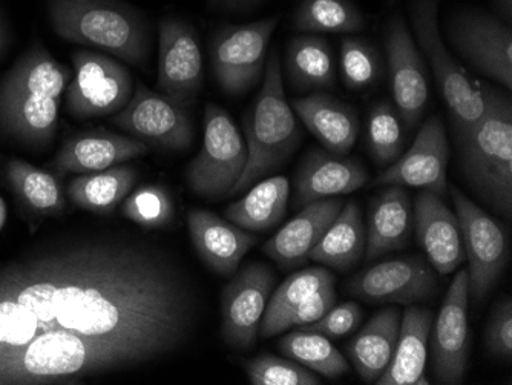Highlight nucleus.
I'll use <instances>...</instances> for the list:
<instances>
[{
    "label": "nucleus",
    "instance_id": "obj_25",
    "mask_svg": "<svg viewBox=\"0 0 512 385\" xmlns=\"http://www.w3.org/2000/svg\"><path fill=\"white\" fill-rule=\"evenodd\" d=\"M290 106L325 151L336 155L352 151L361 126L355 108L327 94L302 97Z\"/></svg>",
    "mask_w": 512,
    "mask_h": 385
},
{
    "label": "nucleus",
    "instance_id": "obj_35",
    "mask_svg": "<svg viewBox=\"0 0 512 385\" xmlns=\"http://www.w3.org/2000/svg\"><path fill=\"white\" fill-rule=\"evenodd\" d=\"M335 284V277L325 267H309L290 275L275 292L270 295L269 304L260 324V335L263 338L272 336L273 327L293 307L312 297L322 287Z\"/></svg>",
    "mask_w": 512,
    "mask_h": 385
},
{
    "label": "nucleus",
    "instance_id": "obj_9",
    "mask_svg": "<svg viewBox=\"0 0 512 385\" xmlns=\"http://www.w3.org/2000/svg\"><path fill=\"white\" fill-rule=\"evenodd\" d=\"M71 59L74 77L66 88L71 116L79 120L112 116L128 105L134 80L122 63L88 50H77Z\"/></svg>",
    "mask_w": 512,
    "mask_h": 385
},
{
    "label": "nucleus",
    "instance_id": "obj_46",
    "mask_svg": "<svg viewBox=\"0 0 512 385\" xmlns=\"http://www.w3.org/2000/svg\"><path fill=\"white\" fill-rule=\"evenodd\" d=\"M5 42H7V27H5L4 19L0 17V53L4 50Z\"/></svg>",
    "mask_w": 512,
    "mask_h": 385
},
{
    "label": "nucleus",
    "instance_id": "obj_17",
    "mask_svg": "<svg viewBox=\"0 0 512 385\" xmlns=\"http://www.w3.org/2000/svg\"><path fill=\"white\" fill-rule=\"evenodd\" d=\"M385 48L394 105L402 122L408 128H414L424 117L430 99V86L424 60L401 16L391 19Z\"/></svg>",
    "mask_w": 512,
    "mask_h": 385
},
{
    "label": "nucleus",
    "instance_id": "obj_30",
    "mask_svg": "<svg viewBox=\"0 0 512 385\" xmlns=\"http://www.w3.org/2000/svg\"><path fill=\"white\" fill-rule=\"evenodd\" d=\"M286 73L290 85L298 91L333 88L336 63L332 47L324 37H293L287 45Z\"/></svg>",
    "mask_w": 512,
    "mask_h": 385
},
{
    "label": "nucleus",
    "instance_id": "obj_34",
    "mask_svg": "<svg viewBox=\"0 0 512 385\" xmlns=\"http://www.w3.org/2000/svg\"><path fill=\"white\" fill-rule=\"evenodd\" d=\"M279 350L312 372L335 379L347 375L350 366L329 338L307 330L295 329L279 341Z\"/></svg>",
    "mask_w": 512,
    "mask_h": 385
},
{
    "label": "nucleus",
    "instance_id": "obj_29",
    "mask_svg": "<svg viewBox=\"0 0 512 385\" xmlns=\"http://www.w3.org/2000/svg\"><path fill=\"white\" fill-rule=\"evenodd\" d=\"M289 198V180L275 175L250 186L246 197L232 203L224 214L227 220L246 231H269L286 217Z\"/></svg>",
    "mask_w": 512,
    "mask_h": 385
},
{
    "label": "nucleus",
    "instance_id": "obj_24",
    "mask_svg": "<svg viewBox=\"0 0 512 385\" xmlns=\"http://www.w3.org/2000/svg\"><path fill=\"white\" fill-rule=\"evenodd\" d=\"M434 313L427 307L410 306L405 309L399 327L398 343L378 385H428L425 366L428 341L433 327Z\"/></svg>",
    "mask_w": 512,
    "mask_h": 385
},
{
    "label": "nucleus",
    "instance_id": "obj_45",
    "mask_svg": "<svg viewBox=\"0 0 512 385\" xmlns=\"http://www.w3.org/2000/svg\"><path fill=\"white\" fill-rule=\"evenodd\" d=\"M8 209L5 205L4 198L0 197V231L4 229L5 223H7Z\"/></svg>",
    "mask_w": 512,
    "mask_h": 385
},
{
    "label": "nucleus",
    "instance_id": "obj_18",
    "mask_svg": "<svg viewBox=\"0 0 512 385\" xmlns=\"http://www.w3.org/2000/svg\"><path fill=\"white\" fill-rule=\"evenodd\" d=\"M436 289L433 269L419 257L382 261L348 283V290L368 303H398L405 306L428 300Z\"/></svg>",
    "mask_w": 512,
    "mask_h": 385
},
{
    "label": "nucleus",
    "instance_id": "obj_26",
    "mask_svg": "<svg viewBox=\"0 0 512 385\" xmlns=\"http://www.w3.org/2000/svg\"><path fill=\"white\" fill-rule=\"evenodd\" d=\"M410 197L404 186H387L373 200L368 217L365 257L376 260L382 255L399 251L407 244L413 217Z\"/></svg>",
    "mask_w": 512,
    "mask_h": 385
},
{
    "label": "nucleus",
    "instance_id": "obj_3",
    "mask_svg": "<svg viewBox=\"0 0 512 385\" xmlns=\"http://www.w3.org/2000/svg\"><path fill=\"white\" fill-rule=\"evenodd\" d=\"M244 131L246 169L227 198L243 194L256 181L278 171L301 143V128L284 94L283 70L276 51L267 59L260 94L244 116Z\"/></svg>",
    "mask_w": 512,
    "mask_h": 385
},
{
    "label": "nucleus",
    "instance_id": "obj_41",
    "mask_svg": "<svg viewBox=\"0 0 512 385\" xmlns=\"http://www.w3.org/2000/svg\"><path fill=\"white\" fill-rule=\"evenodd\" d=\"M486 349L494 358H512V300L500 301L490 315L485 332Z\"/></svg>",
    "mask_w": 512,
    "mask_h": 385
},
{
    "label": "nucleus",
    "instance_id": "obj_44",
    "mask_svg": "<svg viewBox=\"0 0 512 385\" xmlns=\"http://www.w3.org/2000/svg\"><path fill=\"white\" fill-rule=\"evenodd\" d=\"M496 4L499 10L502 11L508 19H511V0H496Z\"/></svg>",
    "mask_w": 512,
    "mask_h": 385
},
{
    "label": "nucleus",
    "instance_id": "obj_38",
    "mask_svg": "<svg viewBox=\"0 0 512 385\" xmlns=\"http://www.w3.org/2000/svg\"><path fill=\"white\" fill-rule=\"evenodd\" d=\"M174 214V201L163 186H142L123 200V217L142 228H163L171 223Z\"/></svg>",
    "mask_w": 512,
    "mask_h": 385
},
{
    "label": "nucleus",
    "instance_id": "obj_23",
    "mask_svg": "<svg viewBox=\"0 0 512 385\" xmlns=\"http://www.w3.org/2000/svg\"><path fill=\"white\" fill-rule=\"evenodd\" d=\"M342 198L313 201L304 206L295 218L284 224L263 246V252L279 267L292 269L309 260L313 247L344 208Z\"/></svg>",
    "mask_w": 512,
    "mask_h": 385
},
{
    "label": "nucleus",
    "instance_id": "obj_27",
    "mask_svg": "<svg viewBox=\"0 0 512 385\" xmlns=\"http://www.w3.org/2000/svg\"><path fill=\"white\" fill-rule=\"evenodd\" d=\"M401 312L394 307L376 313L348 344V355L359 378L375 384L393 358L398 343Z\"/></svg>",
    "mask_w": 512,
    "mask_h": 385
},
{
    "label": "nucleus",
    "instance_id": "obj_6",
    "mask_svg": "<svg viewBox=\"0 0 512 385\" xmlns=\"http://www.w3.org/2000/svg\"><path fill=\"white\" fill-rule=\"evenodd\" d=\"M440 0H414L411 7L414 31L422 51L430 60L440 94L450 112L454 137L467 134L488 109L486 85L476 82L454 60L440 36L437 13Z\"/></svg>",
    "mask_w": 512,
    "mask_h": 385
},
{
    "label": "nucleus",
    "instance_id": "obj_1",
    "mask_svg": "<svg viewBox=\"0 0 512 385\" xmlns=\"http://www.w3.org/2000/svg\"><path fill=\"white\" fill-rule=\"evenodd\" d=\"M151 247L89 240L0 267V385L79 384L174 352L194 323Z\"/></svg>",
    "mask_w": 512,
    "mask_h": 385
},
{
    "label": "nucleus",
    "instance_id": "obj_42",
    "mask_svg": "<svg viewBox=\"0 0 512 385\" xmlns=\"http://www.w3.org/2000/svg\"><path fill=\"white\" fill-rule=\"evenodd\" d=\"M361 321V307L356 303H344L341 306H333L315 323L309 324V326L296 327V329L319 333L325 338L333 339L352 333L361 324Z\"/></svg>",
    "mask_w": 512,
    "mask_h": 385
},
{
    "label": "nucleus",
    "instance_id": "obj_13",
    "mask_svg": "<svg viewBox=\"0 0 512 385\" xmlns=\"http://www.w3.org/2000/svg\"><path fill=\"white\" fill-rule=\"evenodd\" d=\"M448 37L454 50L485 76L512 88V31L482 11H463L451 17Z\"/></svg>",
    "mask_w": 512,
    "mask_h": 385
},
{
    "label": "nucleus",
    "instance_id": "obj_7",
    "mask_svg": "<svg viewBox=\"0 0 512 385\" xmlns=\"http://www.w3.org/2000/svg\"><path fill=\"white\" fill-rule=\"evenodd\" d=\"M247 165V146L226 109L207 103L203 146L186 169V180L203 200L229 197Z\"/></svg>",
    "mask_w": 512,
    "mask_h": 385
},
{
    "label": "nucleus",
    "instance_id": "obj_36",
    "mask_svg": "<svg viewBox=\"0 0 512 385\" xmlns=\"http://www.w3.org/2000/svg\"><path fill=\"white\" fill-rule=\"evenodd\" d=\"M368 154L376 166L393 165L404 154V122L390 102L371 106L365 129Z\"/></svg>",
    "mask_w": 512,
    "mask_h": 385
},
{
    "label": "nucleus",
    "instance_id": "obj_22",
    "mask_svg": "<svg viewBox=\"0 0 512 385\" xmlns=\"http://www.w3.org/2000/svg\"><path fill=\"white\" fill-rule=\"evenodd\" d=\"M188 228L203 263L221 277L237 274L243 258L258 243V238L246 229L204 209L189 212Z\"/></svg>",
    "mask_w": 512,
    "mask_h": 385
},
{
    "label": "nucleus",
    "instance_id": "obj_33",
    "mask_svg": "<svg viewBox=\"0 0 512 385\" xmlns=\"http://www.w3.org/2000/svg\"><path fill=\"white\" fill-rule=\"evenodd\" d=\"M365 17L352 0H302L293 14V28L304 33H358Z\"/></svg>",
    "mask_w": 512,
    "mask_h": 385
},
{
    "label": "nucleus",
    "instance_id": "obj_43",
    "mask_svg": "<svg viewBox=\"0 0 512 385\" xmlns=\"http://www.w3.org/2000/svg\"><path fill=\"white\" fill-rule=\"evenodd\" d=\"M261 0H209V7L214 10L243 11L260 4Z\"/></svg>",
    "mask_w": 512,
    "mask_h": 385
},
{
    "label": "nucleus",
    "instance_id": "obj_39",
    "mask_svg": "<svg viewBox=\"0 0 512 385\" xmlns=\"http://www.w3.org/2000/svg\"><path fill=\"white\" fill-rule=\"evenodd\" d=\"M252 385H319L318 376L293 359L261 353L243 364Z\"/></svg>",
    "mask_w": 512,
    "mask_h": 385
},
{
    "label": "nucleus",
    "instance_id": "obj_15",
    "mask_svg": "<svg viewBox=\"0 0 512 385\" xmlns=\"http://www.w3.org/2000/svg\"><path fill=\"white\" fill-rule=\"evenodd\" d=\"M468 270L457 272L431 327V364L439 384L456 385L465 378L468 364Z\"/></svg>",
    "mask_w": 512,
    "mask_h": 385
},
{
    "label": "nucleus",
    "instance_id": "obj_37",
    "mask_svg": "<svg viewBox=\"0 0 512 385\" xmlns=\"http://www.w3.org/2000/svg\"><path fill=\"white\" fill-rule=\"evenodd\" d=\"M342 80L350 91L373 88L384 74V63L373 45L358 39L345 37L339 54Z\"/></svg>",
    "mask_w": 512,
    "mask_h": 385
},
{
    "label": "nucleus",
    "instance_id": "obj_2",
    "mask_svg": "<svg viewBox=\"0 0 512 385\" xmlns=\"http://www.w3.org/2000/svg\"><path fill=\"white\" fill-rule=\"evenodd\" d=\"M71 76L42 45L30 48L0 80V132L34 148L48 145Z\"/></svg>",
    "mask_w": 512,
    "mask_h": 385
},
{
    "label": "nucleus",
    "instance_id": "obj_21",
    "mask_svg": "<svg viewBox=\"0 0 512 385\" xmlns=\"http://www.w3.org/2000/svg\"><path fill=\"white\" fill-rule=\"evenodd\" d=\"M414 223L431 266L442 275L451 274L465 261L462 232L456 212L439 195L422 191L414 200Z\"/></svg>",
    "mask_w": 512,
    "mask_h": 385
},
{
    "label": "nucleus",
    "instance_id": "obj_10",
    "mask_svg": "<svg viewBox=\"0 0 512 385\" xmlns=\"http://www.w3.org/2000/svg\"><path fill=\"white\" fill-rule=\"evenodd\" d=\"M278 19L246 25H229L212 39V68L224 93L243 96L258 83L266 70L270 39Z\"/></svg>",
    "mask_w": 512,
    "mask_h": 385
},
{
    "label": "nucleus",
    "instance_id": "obj_14",
    "mask_svg": "<svg viewBox=\"0 0 512 385\" xmlns=\"http://www.w3.org/2000/svg\"><path fill=\"white\" fill-rule=\"evenodd\" d=\"M200 40L191 24L166 17L160 25L157 88L183 108L194 105L203 89Z\"/></svg>",
    "mask_w": 512,
    "mask_h": 385
},
{
    "label": "nucleus",
    "instance_id": "obj_40",
    "mask_svg": "<svg viewBox=\"0 0 512 385\" xmlns=\"http://www.w3.org/2000/svg\"><path fill=\"white\" fill-rule=\"evenodd\" d=\"M335 304V284L322 287L321 290L313 293L312 297L289 310L273 327L272 336L287 332L290 329H296V327L309 326V324L315 323L321 316L329 312Z\"/></svg>",
    "mask_w": 512,
    "mask_h": 385
},
{
    "label": "nucleus",
    "instance_id": "obj_16",
    "mask_svg": "<svg viewBox=\"0 0 512 385\" xmlns=\"http://www.w3.org/2000/svg\"><path fill=\"white\" fill-rule=\"evenodd\" d=\"M450 160L447 132L440 117L422 125L413 145L375 180V186H410L444 198L448 191Z\"/></svg>",
    "mask_w": 512,
    "mask_h": 385
},
{
    "label": "nucleus",
    "instance_id": "obj_32",
    "mask_svg": "<svg viewBox=\"0 0 512 385\" xmlns=\"http://www.w3.org/2000/svg\"><path fill=\"white\" fill-rule=\"evenodd\" d=\"M5 177L23 206L33 214L51 217L65 211L62 186L51 172L36 168L20 158H8Z\"/></svg>",
    "mask_w": 512,
    "mask_h": 385
},
{
    "label": "nucleus",
    "instance_id": "obj_31",
    "mask_svg": "<svg viewBox=\"0 0 512 385\" xmlns=\"http://www.w3.org/2000/svg\"><path fill=\"white\" fill-rule=\"evenodd\" d=\"M137 178V171L128 166H112L105 171L80 174L69 183L68 197L83 211L109 214L128 197Z\"/></svg>",
    "mask_w": 512,
    "mask_h": 385
},
{
    "label": "nucleus",
    "instance_id": "obj_28",
    "mask_svg": "<svg viewBox=\"0 0 512 385\" xmlns=\"http://www.w3.org/2000/svg\"><path fill=\"white\" fill-rule=\"evenodd\" d=\"M365 243L367 234L361 209L355 201H348L313 247L309 260L339 272H348L364 257Z\"/></svg>",
    "mask_w": 512,
    "mask_h": 385
},
{
    "label": "nucleus",
    "instance_id": "obj_20",
    "mask_svg": "<svg viewBox=\"0 0 512 385\" xmlns=\"http://www.w3.org/2000/svg\"><path fill=\"white\" fill-rule=\"evenodd\" d=\"M149 145L105 129L69 135L53 160L59 174H92L148 154Z\"/></svg>",
    "mask_w": 512,
    "mask_h": 385
},
{
    "label": "nucleus",
    "instance_id": "obj_8",
    "mask_svg": "<svg viewBox=\"0 0 512 385\" xmlns=\"http://www.w3.org/2000/svg\"><path fill=\"white\" fill-rule=\"evenodd\" d=\"M451 197L468 260V290L470 297L479 303L494 289L508 264V237L494 218L459 189L451 188Z\"/></svg>",
    "mask_w": 512,
    "mask_h": 385
},
{
    "label": "nucleus",
    "instance_id": "obj_19",
    "mask_svg": "<svg viewBox=\"0 0 512 385\" xmlns=\"http://www.w3.org/2000/svg\"><path fill=\"white\" fill-rule=\"evenodd\" d=\"M368 181V172L358 158L310 149L295 172V206L358 191Z\"/></svg>",
    "mask_w": 512,
    "mask_h": 385
},
{
    "label": "nucleus",
    "instance_id": "obj_4",
    "mask_svg": "<svg viewBox=\"0 0 512 385\" xmlns=\"http://www.w3.org/2000/svg\"><path fill=\"white\" fill-rule=\"evenodd\" d=\"M51 25L68 42L99 48L143 65L151 50L145 16L122 0H50Z\"/></svg>",
    "mask_w": 512,
    "mask_h": 385
},
{
    "label": "nucleus",
    "instance_id": "obj_12",
    "mask_svg": "<svg viewBox=\"0 0 512 385\" xmlns=\"http://www.w3.org/2000/svg\"><path fill=\"white\" fill-rule=\"evenodd\" d=\"M275 286L267 264L250 263L238 272L221 293V335L227 346L252 349Z\"/></svg>",
    "mask_w": 512,
    "mask_h": 385
},
{
    "label": "nucleus",
    "instance_id": "obj_11",
    "mask_svg": "<svg viewBox=\"0 0 512 385\" xmlns=\"http://www.w3.org/2000/svg\"><path fill=\"white\" fill-rule=\"evenodd\" d=\"M114 125L146 145L186 151L194 142L188 108L138 82L128 105L112 117Z\"/></svg>",
    "mask_w": 512,
    "mask_h": 385
},
{
    "label": "nucleus",
    "instance_id": "obj_5",
    "mask_svg": "<svg viewBox=\"0 0 512 385\" xmlns=\"http://www.w3.org/2000/svg\"><path fill=\"white\" fill-rule=\"evenodd\" d=\"M483 119L457 140L460 168L471 191L493 211L512 215V106L490 86Z\"/></svg>",
    "mask_w": 512,
    "mask_h": 385
}]
</instances>
